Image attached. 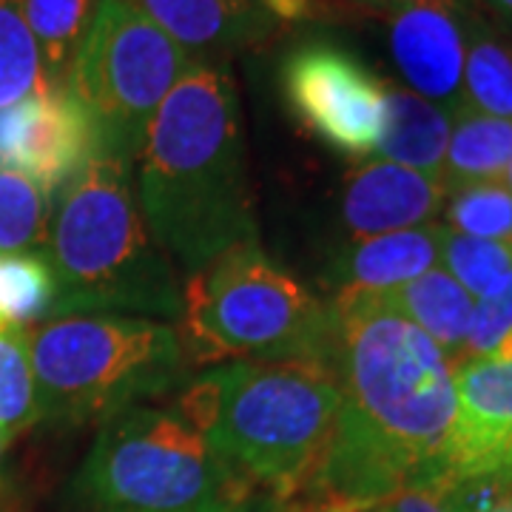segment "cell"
Instances as JSON below:
<instances>
[{
  "label": "cell",
  "instance_id": "6da1fadb",
  "mask_svg": "<svg viewBox=\"0 0 512 512\" xmlns=\"http://www.w3.org/2000/svg\"><path fill=\"white\" fill-rule=\"evenodd\" d=\"M137 160L140 214L185 274L256 242L237 86L220 63L197 60L165 94Z\"/></svg>",
  "mask_w": 512,
  "mask_h": 512
},
{
  "label": "cell",
  "instance_id": "7a4b0ae2",
  "mask_svg": "<svg viewBox=\"0 0 512 512\" xmlns=\"http://www.w3.org/2000/svg\"><path fill=\"white\" fill-rule=\"evenodd\" d=\"M342 390L319 359H239L185 384L183 416L251 484L291 498L325 453Z\"/></svg>",
  "mask_w": 512,
  "mask_h": 512
},
{
  "label": "cell",
  "instance_id": "3957f363",
  "mask_svg": "<svg viewBox=\"0 0 512 512\" xmlns=\"http://www.w3.org/2000/svg\"><path fill=\"white\" fill-rule=\"evenodd\" d=\"M46 262L57 285L55 316L120 313L180 319L183 291L154 242L131 185V163L94 157L55 197Z\"/></svg>",
  "mask_w": 512,
  "mask_h": 512
},
{
  "label": "cell",
  "instance_id": "277c9868",
  "mask_svg": "<svg viewBox=\"0 0 512 512\" xmlns=\"http://www.w3.org/2000/svg\"><path fill=\"white\" fill-rule=\"evenodd\" d=\"M40 421L94 424L180 384L174 325L120 313H69L26 330Z\"/></svg>",
  "mask_w": 512,
  "mask_h": 512
},
{
  "label": "cell",
  "instance_id": "5b68a950",
  "mask_svg": "<svg viewBox=\"0 0 512 512\" xmlns=\"http://www.w3.org/2000/svg\"><path fill=\"white\" fill-rule=\"evenodd\" d=\"M254 484L180 413L131 407L103 421L74 476L80 512H248Z\"/></svg>",
  "mask_w": 512,
  "mask_h": 512
},
{
  "label": "cell",
  "instance_id": "8992f818",
  "mask_svg": "<svg viewBox=\"0 0 512 512\" xmlns=\"http://www.w3.org/2000/svg\"><path fill=\"white\" fill-rule=\"evenodd\" d=\"M177 336L185 362L194 367L228 359L328 362L333 319L330 305L256 242H245L188 274Z\"/></svg>",
  "mask_w": 512,
  "mask_h": 512
},
{
  "label": "cell",
  "instance_id": "52a82bcc",
  "mask_svg": "<svg viewBox=\"0 0 512 512\" xmlns=\"http://www.w3.org/2000/svg\"><path fill=\"white\" fill-rule=\"evenodd\" d=\"M194 63L128 0H100L63 86L94 117L103 154L131 163L154 111Z\"/></svg>",
  "mask_w": 512,
  "mask_h": 512
},
{
  "label": "cell",
  "instance_id": "ba28073f",
  "mask_svg": "<svg viewBox=\"0 0 512 512\" xmlns=\"http://www.w3.org/2000/svg\"><path fill=\"white\" fill-rule=\"evenodd\" d=\"M279 80L293 117L322 143L350 157L376 154L387 83L359 57L333 43H305L282 60Z\"/></svg>",
  "mask_w": 512,
  "mask_h": 512
},
{
  "label": "cell",
  "instance_id": "9c48e42d",
  "mask_svg": "<svg viewBox=\"0 0 512 512\" xmlns=\"http://www.w3.org/2000/svg\"><path fill=\"white\" fill-rule=\"evenodd\" d=\"M100 154L97 123L66 86L0 111V168L32 177L52 200Z\"/></svg>",
  "mask_w": 512,
  "mask_h": 512
},
{
  "label": "cell",
  "instance_id": "30bf717a",
  "mask_svg": "<svg viewBox=\"0 0 512 512\" xmlns=\"http://www.w3.org/2000/svg\"><path fill=\"white\" fill-rule=\"evenodd\" d=\"M456 421L427 487L470 478L512 484V362L481 356L453 365Z\"/></svg>",
  "mask_w": 512,
  "mask_h": 512
},
{
  "label": "cell",
  "instance_id": "8fae6325",
  "mask_svg": "<svg viewBox=\"0 0 512 512\" xmlns=\"http://www.w3.org/2000/svg\"><path fill=\"white\" fill-rule=\"evenodd\" d=\"M470 0H419L387 18V43L407 89L450 114L461 106Z\"/></svg>",
  "mask_w": 512,
  "mask_h": 512
},
{
  "label": "cell",
  "instance_id": "7c38bea8",
  "mask_svg": "<svg viewBox=\"0 0 512 512\" xmlns=\"http://www.w3.org/2000/svg\"><path fill=\"white\" fill-rule=\"evenodd\" d=\"M447 194L450 191L441 177L387 160H370L356 165L345 177L342 222L353 239L419 228L444 211Z\"/></svg>",
  "mask_w": 512,
  "mask_h": 512
},
{
  "label": "cell",
  "instance_id": "4fadbf2b",
  "mask_svg": "<svg viewBox=\"0 0 512 512\" xmlns=\"http://www.w3.org/2000/svg\"><path fill=\"white\" fill-rule=\"evenodd\" d=\"M197 60L259 46L276 23L259 0H128Z\"/></svg>",
  "mask_w": 512,
  "mask_h": 512
},
{
  "label": "cell",
  "instance_id": "5bb4252c",
  "mask_svg": "<svg viewBox=\"0 0 512 512\" xmlns=\"http://www.w3.org/2000/svg\"><path fill=\"white\" fill-rule=\"evenodd\" d=\"M447 225L427 222L419 228L393 231L382 237L353 239L336 259V282L356 291H390L416 276L433 271L441 262Z\"/></svg>",
  "mask_w": 512,
  "mask_h": 512
},
{
  "label": "cell",
  "instance_id": "9a60e30c",
  "mask_svg": "<svg viewBox=\"0 0 512 512\" xmlns=\"http://www.w3.org/2000/svg\"><path fill=\"white\" fill-rule=\"evenodd\" d=\"M450 111L424 100L407 86L384 89V131L376 154L387 163L404 165L430 177H441L447 143H450Z\"/></svg>",
  "mask_w": 512,
  "mask_h": 512
},
{
  "label": "cell",
  "instance_id": "2e32d148",
  "mask_svg": "<svg viewBox=\"0 0 512 512\" xmlns=\"http://www.w3.org/2000/svg\"><path fill=\"white\" fill-rule=\"evenodd\" d=\"M396 313L427 333L441 353L456 365L464 353L467 330L473 319V296L458 285L444 268H433L390 291H376Z\"/></svg>",
  "mask_w": 512,
  "mask_h": 512
},
{
  "label": "cell",
  "instance_id": "e0dca14e",
  "mask_svg": "<svg viewBox=\"0 0 512 512\" xmlns=\"http://www.w3.org/2000/svg\"><path fill=\"white\" fill-rule=\"evenodd\" d=\"M450 126V143L441 180L450 188L467 183L501 180L512 163V120L490 117L458 106Z\"/></svg>",
  "mask_w": 512,
  "mask_h": 512
},
{
  "label": "cell",
  "instance_id": "ac0fdd59",
  "mask_svg": "<svg viewBox=\"0 0 512 512\" xmlns=\"http://www.w3.org/2000/svg\"><path fill=\"white\" fill-rule=\"evenodd\" d=\"M461 106L512 120V40L470 3Z\"/></svg>",
  "mask_w": 512,
  "mask_h": 512
},
{
  "label": "cell",
  "instance_id": "d6986e66",
  "mask_svg": "<svg viewBox=\"0 0 512 512\" xmlns=\"http://www.w3.org/2000/svg\"><path fill=\"white\" fill-rule=\"evenodd\" d=\"M97 6L100 0H20L23 18L35 35L46 74L55 86L66 83Z\"/></svg>",
  "mask_w": 512,
  "mask_h": 512
},
{
  "label": "cell",
  "instance_id": "ffe728a7",
  "mask_svg": "<svg viewBox=\"0 0 512 512\" xmlns=\"http://www.w3.org/2000/svg\"><path fill=\"white\" fill-rule=\"evenodd\" d=\"M52 197L15 168H0V259L46 256Z\"/></svg>",
  "mask_w": 512,
  "mask_h": 512
},
{
  "label": "cell",
  "instance_id": "44dd1931",
  "mask_svg": "<svg viewBox=\"0 0 512 512\" xmlns=\"http://www.w3.org/2000/svg\"><path fill=\"white\" fill-rule=\"evenodd\" d=\"M55 89L20 0H0V111Z\"/></svg>",
  "mask_w": 512,
  "mask_h": 512
},
{
  "label": "cell",
  "instance_id": "7402d4cb",
  "mask_svg": "<svg viewBox=\"0 0 512 512\" xmlns=\"http://www.w3.org/2000/svg\"><path fill=\"white\" fill-rule=\"evenodd\" d=\"M57 285L46 256L0 259V328L29 330L55 311Z\"/></svg>",
  "mask_w": 512,
  "mask_h": 512
},
{
  "label": "cell",
  "instance_id": "603a6c76",
  "mask_svg": "<svg viewBox=\"0 0 512 512\" xmlns=\"http://www.w3.org/2000/svg\"><path fill=\"white\" fill-rule=\"evenodd\" d=\"M40 421L26 330L0 328V430L9 441Z\"/></svg>",
  "mask_w": 512,
  "mask_h": 512
},
{
  "label": "cell",
  "instance_id": "cb8c5ba5",
  "mask_svg": "<svg viewBox=\"0 0 512 512\" xmlns=\"http://www.w3.org/2000/svg\"><path fill=\"white\" fill-rule=\"evenodd\" d=\"M444 214L447 228L456 234L512 242V191L501 180L450 188Z\"/></svg>",
  "mask_w": 512,
  "mask_h": 512
},
{
  "label": "cell",
  "instance_id": "d4e9b609",
  "mask_svg": "<svg viewBox=\"0 0 512 512\" xmlns=\"http://www.w3.org/2000/svg\"><path fill=\"white\" fill-rule=\"evenodd\" d=\"M441 265L473 299H481L512 274V242L464 237L447 228Z\"/></svg>",
  "mask_w": 512,
  "mask_h": 512
},
{
  "label": "cell",
  "instance_id": "484cf974",
  "mask_svg": "<svg viewBox=\"0 0 512 512\" xmlns=\"http://www.w3.org/2000/svg\"><path fill=\"white\" fill-rule=\"evenodd\" d=\"M512 330V274H507L493 291L484 293L473 305V319H470V330H467V342H464V353L458 362L464 359H481L490 356L501 339ZM456 362V365H458Z\"/></svg>",
  "mask_w": 512,
  "mask_h": 512
},
{
  "label": "cell",
  "instance_id": "4316f807",
  "mask_svg": "<svg viewBox=\"0 0 512 512\" xmlns=\"http://www.w3.org/2000/svg\"><path fill=\"white\" fill-rule=\"evenodd\" d=\"M376 512H453L433 487H407Z\"/></svg>",
  "mask_w": 512,
  "mask_h": 512
},
{
  "label": "cell",
  "instance_id": "83f0119b",
  "mask_svg": "<svg viewBox=\"0 0 512 512\" xmlns=\"http://www.w3.org/2000/svg\"><path fill=\"white\" fill-rule=\"evenodd\" d=\"M350 3L365 6V9L376 12V15L390 18L393 12H399V9H404V6H413V3H419V0H350Z\"/></svg>",
  "mask_w": 512,
  "mask_h": 512
},
{
  "label": "cell",
  "instance_id": "f1b7e54d",
  "mask_svg": "<svg viewBox=\"0 0 512 512\" xmlns=\"http://www.w3.org/2000/svg\"><path fill=\"white\" fill-rule=\"evenodd\" d=\"M6 447H9V439L0 430V507H3V498H6Z\"/></svg>",
  "mask_w": 512,
  "mask_h": 512
},
{
  "label": "cell",
  "instance_id": "f546056e",
  "mask_svg": "<svg viewBox=\"0 0 512 512\" xmlns=\"http://www.w3.org/2000/svg\"><path fill=\"white\" fill-rule=\"evenodd\" d=\"M481 3H487L498 18L512 26V0H481Z\"/></svg>",
  "mask_w": 512,
  "mask_h": 512
},
{
  "label": "cell",
  "instance_id": "4dcf8cb0",
  "mask_svg": "<svg viewBox=\"0 0 512 512\" xmlns=\"http://www.w3.org/2000/svg\"><path fill=\"white\" fill-rule=\"evenodd\" d=\"M490 512H512V495H510V498H507V501H501L498 507H493V510H490Z\"/></svg>",
  "mask_w": 512,
  "mask_h": 512
},
{
  "label": "cell",
  "instance_id": "1f68e13d",
  "mask_svg": "<svg viewBox=\"0 0 512 512\" xmlns=\"http://www.w3.org/2000/svg\"><path fill=\"white\" fill-rule=\"evenodd\" d=\"M501 183L507 185V188H510V191H512V163L507 165V171H504V177H501Z\"/></svg>",
  "mask_w": 512,
  "mask_h": 512
}]
</instances>
